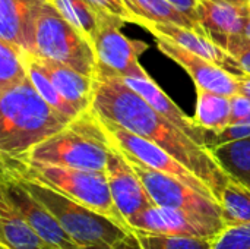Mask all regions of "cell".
Listing matches in <instances>:
<instances>
[{
  "label": "cell",
  "instance_id": "obj_33",
  "mask_svg": "<svg viewBox=\"0 0 250 249\" xmlns=\"http://www.w3.org/2000/svg\"><path fill=\"white\" fill-rule=\"evenodd\" d=\"M167 1L171 3L179 10H182L183 13H186L195 22L199 23V19H198V0H167Z\"/></svg>",
  "mask_w": 250,
  "mask_h": 249
},
{
  "label": "cell",
  "instance_id": "obj_24",
  "mask_svg": "<svg viewBox=\"0 0 250 249\" xmlns=\"http://www.w3.org/2000/svg\"><path fill=\"white\" fill-rule=\"evenodd\" d=\"M50 3L92 44L98 25V10L88 0H50Z\"/></svg>",
  "mask_w": 250,
  "mask_h": 249
},
{
  "label": "cell",
  "instance_id": "obj_13",
  "mask_svg": "<svg viewBox=\"0 0 250 249\" xmlns=\"http://www.w3.org/2000/svg\"><path fill=\"white\" fill-rule=\"evenodd\" d=\"M157 47L167 57L179 63L193 79L196 87L214 91L227 97H233L239 92L237 75L226 70L224 68L212 63L211 60L195 54L166 38H155Z\"/></svg>",
  "mask_w": 250,
  "mask_h": 249
},
{
  "label": "cell",
  "instance_id": "obj_29",
  "mask_svg": "<svg viewBox=\"0 0 250 249\" xmlns=\"http://www.w3.org/2000/svg\"><path fill=\"white\" fill-rule=\"evenodd\" d=\"M226 51L236 60L242 73L250 75V38L248 35H234L229 38Z\"/></svg>",
  "mask_w": 250,
  "mask_h": 249
},
{
  "label": "cell",
  "instance_id": "obj_23",
  "mask_svg": "<svg viewBox=\"0 0 250 249\" xmlns=\"http://www.w3.org/2000/svg\"><path fill=\"white\" fill-rule=\"evenodd\" d=\"M224 227L250 225V189L230 181L220 197Z\"/></svg>",
  "mask_w": 250,
  "mask_h": 249
},
{
  "label": "cell",
  "instance_id": "obj_12",
  "mask_svg": "<svg viewBox=\"0 0 250 249\" xmlns=\"http://www.w3.org/2000/svg\"><path fill=\"white\" fill-rule=\"evenodd\" d=\"M132 232L144 230L157 235H177L215 239L223 229L182 210L152 205L129 222Z\"/></svg>",
  "mask_w": 250,
  "mask_h": 249
},
{
  "label": "cell",
  "instance_id": "obj_10",
  "mask_svg": "<svg viewBox=\"0 0 250 249\" xmlns=\"http://www.w3.org/2000/svg\"><path fill=\"white\" fill-rule=\"evenodd\" d=\"M16 210L25 217L32 229L54 249H82L62 227L54 214L38 201L15 176L1 172V188Z\"/></svg>",
  "mask_w": 250,
  "mask_h": 249
},
{
  "label": "cell",
  "instance_id": "obj_7",
  "mask_svg": "<svg viewBox=\"0 0 250 249\" xmlns=\"http://www.w3.org/2000/svg\"><path fill=\"white\" fill-rule=\"evenodd\" d=\"M126 23L123 19L98 12V25L92 40L97 57L95 76L119 78H145L149 76L139 63V56L148 48V44L139 40H130L122 32Z\"/></svg>",
  "mask_w": 250,
  "mask_h": 249
},
{
  "label": "cell",
  "instance_id": "obj_21",
  "mask_svg": "<svg viewBox=\"0 0 250 249\" xmlns=\"http://www.w3.org/2000/svg\"><path fill=\"white\" fill-rule=\"evenodd\" d=\"M211 153L230 179L250 189V136L215 145Z\"/></svg>",
  "mask_w": 250,
  "mask_h": 249
},
{
  "label": "cell",
  "instance_id": "obj_28",
  "mask_svg": "<svg viewBox=\"0 0 250 249\" xmlns=\"http://www.w3.org/2000/svg\"><path fill=\"white\" fill-rule=\"evenodd\" d=\"M212 249H250V225L224 227L215 238Z\"/></svg>",
  "mask_w": 250,
  "mask_h": 249
},
{
  "label": "cell",
  "instance_id": "obj_36",
  "mask_svg": "<svg viewBox=\"0 0 250 249\" xmlns=\"http://www.w3.org/2000/svg\"><path fill=\"white\" fill-rule=\"evenodd\" d=\"M245 35H248L250 38V15H249V21H248V26H246V32H245Z\"/></svg>",
  "mask_w": 250,
  "mask_h": 249
},
{
  "label": "cell",
  "instance_id": "obj_6",
  "mask_svg": "<svg viewBox=\"0 0 250 249\" xmlns=\"http://www.w3.org/2000/svg\"><path fill=\"white\" fill-rule=\"evenodd\" d=\"M29 56L57 62L95 78L97 57L92 44L62 16L50 0L41 7L37 16Z\"/></svg>",
  "mask_w": 250,
  "mask_h": 249
},
{
  "label": "cell",
  "instance_id": "obj_27",
  "mask_svg": "<svg viewBox=\"0 0 250 249\" xmlns=\"http://www.w3.org/2000/svg\"><path fill=\"white\" fill-rule=\"evenodd\" d=\"M139 249H212L211 238H193L177 235H157L144 230H133Z\"/></svg>",
  "mask_w": 250,
  "mask_h": 249
},
{
  "label": "cell",
  "instance_id": "obj_3",
  "mask_svg": "<svg viewBox=\"0 0 250 249\" xmlns=\"http://www.w3.org/2000/svg\"><path fill=\"white\" fill-rule=\"evenodd\" d=\"M1 169L32 181H38L67 198L88 207L89 210L107 217L123 227L127 233L133 235L130 226L114 204L105 172L31 163L9 157H1Z\"/></svg>",
  "mask_w": 250,
  "mask_h": 249
},
{
  "label": "cell",
  "instance_id": "obj_1",
  "mask_svg": "<svg viewBox=\"0 0 250 249\" xmlns=\"http://www.w3.org/2000/svg\"><path fill=\"white\" fill-rule=\"evenodd\" d=\"M92 110L122 128L160 145L220 197L231 181L209 148L199 145L171 120L158 113L119 76H95Z\"/></svg>",
  "mask_w": 250,
  "mask_h": 249
},
{
  "label": "cell",
  "instance_id": "obj_20",
  "mask_svg": "<svg viewBox=\"0 0 250 249\" xmlns=\"http://www.w3.org/2000/svg\"><path fill=\"white\" fill-rule=\"evenodd\" d=\"M195 122L207 132L220 134L231 123L230 97L196 87Z\"/></svg>",
  "mask_w": 250,
  "mask_h": 249
},
{
  "label": "cell",
  "instance_id": "obj_31",
  "mask_svg": "<svg viewBox=\"0 0 250 249\" xmlns=\"http://www.w3.org/2000/svg\"><path fill=\"white\" fill-rule=\"evenodd\" d=\"M98 12L114 15L125 22L136 23V16L129 9L126 0H88Z\"/></svg>",
  "mask_w": 250,
  "mask_h": 249
},
{
  "label": "cell",
  "instance_id": "obj_35",
  "mask_svg": "<svg viewBox=\"0 0 250 249\" xmlns=\"http://www.w3.org/2000/svg\"><path fill=\"white\" fill-rule=\"evenodd\" d=\"M237 81H239V92L248 95L250 98V75L246 73L237 75Z\"/></svg>",
  "mask_w": 250,
  "mask_h": 249
},
{
  "label": "cell",
  "instance_id": "obj_14",
  "mask_svg": "<svg viewBox=\"0 0 250 249\" xmlns=\"http://www.w3.org/2000/svg\"><path fill=\"white\" fill-rule=\"evenodd\" d=\"M136 25H141L146 31H149L155 38H166L195 54H199L212 63L224 68L226 70L242 75L236 60L218 44H215L205 32L195 31L188 26H182L173 22H157L145 18H138Z\"/></svg>",
  "mask_w": 250,
  "mask_h": 249
},
{
  "label": "cell",
  "instance_id": "obj_5",
  "mask_svg": "<svg viewBox=\"0 0 250 249\" xmlns=\"http://www.w3.org/2000/svg\"><path fill=\"white\" fill-rule=\"evenodd\" d=\"M15 176L38 201H41L59 220L67 235L81 247H116L133 235L127 233L123 227L108 220L107 217L89 210L88 207L67 198L56 189L9 170H3Z\"/></svg>",
  "mask_w": 250,
  "mask_h": 249
},
{
  "label": "cell",
  "instance_id": "obj_16",
  "mask_svg": "<svg viewBox=\"0 0 250 249\" xmlns=\"http://www.w3.org/2000/svg\"><path fill=\"white\" fill-rule=\"evenodd\" d=\"M47 1L48 0H0V40L31 54L35 21Z\"/></svg>",
  "mask_w": 250,
  "mask_h": 249
},
{
  "label": "cell",
  "instance_id": "obj_15",
  "mask_svg": "<svg viewBox=\"0 0 250 249\" xmlns=\"http://www.w3.org/2000/svg\"><path fill=\"white\" fill-rule=\"evenodd\" d=\"M250 6L229 1L198 0V19L207 35L226 50L229 38L246 32Z\"/></svg>",
  "mask_w": 250,
  "mask_h": 249
},
{
  "label": "cell",
  "instance_id": "obj_18",
  "mask_svg": "<svg viewBox=\"0 0 250 249\" xmlns=\"http://www.w3.org/2000/svg\"><path fill=\"white\" fill-rule=\"evenodd\" d=\"M34 57V56H32ZM44 72L50 76L51 82L63 97L78 113L86 112L92 107L94 98V78L81 73L79 70L50 60H41L34 57Z\"/></svg>",
  "mask_w": 250,
  "mask_h": 249
},
{
  "label": "cell",
  "instance_id": "obj_19",
  "mask_svg": "<svg viewBox=\"0 0 250 249\" xmlns=\"http://www.w3.org/2000/svg\"><path fill=\"white\" fill-rule=\"evenodd\" d=\"M0 245L9 249H54L48 245L0 192Z\"/></svg>",
  "mask_w": 250,
  "mask_h": 249
},
{
  "label": "cell",
  "instance_id": "obj_4",
  "mask_svg": "<svg viewBox=\"0 0 250 249\" xmlns=\"http://www.w3.org/2000/svg\"><path fill=\"white\" fill-rule=\"evenodd\" d=\"M111 142L91 107L19 158L31 163L105 172Z\"/></svg>",
  "mask_w": 250,
  "mask_h": 249
},
{
  "label": "cell",
  "instance_id": "obj_30",
  "mask_svg": "<svg viewBox=\"0 0 250 249\" xmlns=\"http://www.w3.org/2000/svg\"><path fill=\"white\" fill-rule=\"evenodd\" d=\"M249 136L250 116L243 119V120L230 123L223 132L214 134L212 138H207V145L211 150L215 145H221V144H226V142H231V141H237V139H243V138H249Z\"/></svg>",
  "mask_w": 250,
  "mask_h": 249
},
{
  "label": "cell",
  "instance_id": "obj_17",
  "mask_svg": "<svg viewBox=\"0 0 250 249\" xmlns=\"http://www.w3.org/2000/svg\"><path fill=\"white\" fill-rule=\"evenodd\" d=\"M132 90H135L141 97H144L158 113L171 120L179 129H182L186 135H189L195 142L202 147H207V131L202 129L193 117L186 116L173 101L171 98L151 79V76L145 78H122Z\"/></svg>",
  "mask_w": 250,
  "mask_h": 249
},
{
  "label": "cell",
  "instance_id": "obj_8",
  "mask_svg": "<svg viewBox=\"0 0 250 249\" xmlns=\"http://www.w3.org/2000/svg\"><path fill=\"white\" fill-rule=\"evenodd\" d=\"M127 160L139 176V179L142 181V183L145 185L155 205L182 210L220 229H224L221 205L217 200L201 194L199 191L190 188L189 185L183 183L176 178L146 167L132 158Z\"/></svg>",
  "mask_w": 250,
  "mask_h": 249
},
{
  "label": "cell",
  "instance_id": "obj_11",
  "mask_svg": "<svg viewBox=\"0 0 250 249\" xmlns=\"http://www.w3.org/2000/svg\"><path fill=\"white\" fill-rule=\"evenodd\" d=\"M105 175L108 179L114 204L127 222V225L135 216L155 205V203L152 201L151 195L148 194L145 185L133 170L129 160L113 142L108 153Z\"/></svg>",
  "mask_w": 250,
  "mask_h": 249
},
{
  "label": "cell",
  "instance_id": "obj_32",
  "mask_svg": "<svg viewBox=\"0 0 250 249\" xmlns=\"http://www.w3.org/2000/svg\"><path fill=\"white\" fill-rule=\"evenodd\" d=\"M230 101H231V123L249 117L250 98L248 95L237 92L236 95L230 97Z\"/></svg>",
  "mask_w": 250,
  "mask_h": 249
},
{
  "label": "cell",
  "instance_id": "obj_22",
  "mask_svg": "<svg viewBox=\"0 0 250 249\" xmlns=\"http://www.w3.org/2000/svg\"><path fill=\"white\" fill-rule=\"evenodd\" d=\"M132 13L138 18H145L157 22H173L182 26L192 28L195 31L205 32L202 25L195 22L186 13L174 7L167 0H126ZM207 34V32H205Z\"/></svg>",
  "mask_w": 250,
  "mask_h": 249
},
{
  "label": "cell",
  "instance_id": "obj_9",
  "mask_svg": "<svg viewBox=\"0 0 250 249\" xmlns=\"http://www.w3.org/2000/svg\"><path fill=\"white\" fill-rule=\"evenodd\" d=\"M98 119H100V123H101L104 132L110 138V141L127 158H132L146 167H151L157 172H161L164 175L176 178V179L182 181L183 183L189 185L190 188L199 191L201 194L217 200L212 189L204 181H201L193 172H190L185 164H182L177 158H174L171 154H168L160 145L122 128L120 125H116L104 117L98 116Z\"/></svg>",
  "mask_w": 250,
  "mask_h": 249
},
{
  "label": "cell",
  "instance_id": "obj_34",
  "mask_svg": "<svg viewBox=\"0 0 250 249\" xmlns=\"http://www.w3.org/2000/svg\"><path fill=\"white\" fill-rule=\"evenodd\" d=\"M82 249H139V247H138V242L133 236V238H130V239H127V241L116 245V247H88V248Z\"/></svg>",
  "mask_w": 250,
  "mask_h": 249
},
{
  "label": "cell",
  "instance_id": "obj_37",
  "mask_svg": "<svg viewBox=\"0 0 250 249\" xmlns=\"http://www.w3.org/2000/svg\"><path fill=\"white\" fill-rule=\"evenodd\" d=\"M0 249H9V248H6V247H1V245H0Z\"/></svg>",
  "mask_w": 250,
  "mask_h": 249
},
{
  "label": "cell",
  "instance_id": "obj_26",
  "mask_svg": "<svg viewBox=\"0 0 250 249\" xmlns=\"http://www.w3.org/2000/svg\"><path fill=\"white\" fill-rule=\"evenodd\" d=\"M28 78V54L16 45L0 40V91L12 88Z\"/></svg>",
  "mask_w": 250,
  "mask_h": 249
},
{
  "label": "cell",
  "instance_id": "obj_38",
  "mask_svg": "<svg viewBox=\"0 0 250 249\" xmlns=\"http://www.w3.org/2000/svg\"><path fill=\"white\" fill-rule=\"evenodd\" d=\"M249 6H250V0H249Z\"/></svg>",
  "mask_w": 250,
  "mask_h": 249
},
{
  "label": "cell",
  "instance_id": "obj_2",
  "mask_svg": "<svg viewBox=\"0 0 250 249\" xmlns=\"http://www.w3.org/2000/svg\"><path fill=\"white\" fill-rule=\"evenodd\" d=\"M72 119L54 110L32 87L29 78L0 91V153L19 158L57 134Z\"/></svg>",
  "mask_w": 250,
  "mask_h": 249
},
{
  "label": "cell",
  "instance_id": "obj_25",
  "mask_svg": "<svg viewBox=\"0 0 250 249\" xmlns=\"http://www.w3.org/2000/svg\"><path fill=\"white\" fill-rule=\"evenodd\" d=\"M28 78H29L32 87L35 88V91L41 95V98L44 101H47L54 110H57L59 113H62L63 116H66L72 120L81 114L70 104H67L63 100V97L60 95V92L51 82L50 76L44 72V69L40 66V63L29 54H28Z\"/></svg>",
  "mask_w": 250,
  "mask_h": 249
}]
</instances>
